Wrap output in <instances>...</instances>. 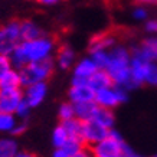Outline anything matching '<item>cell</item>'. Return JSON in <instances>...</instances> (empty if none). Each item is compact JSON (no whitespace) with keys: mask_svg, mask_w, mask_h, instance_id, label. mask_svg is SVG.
I'll return each mask as SVG.
<instances>
[{"mask_svg":"<svg viewBox=\"0 0 157 157\" xmlns=\"http://www.w3.org/2000/svg\"><path fill=\"white\" fill-rule=\"evenodd\" d=\"M55 49H56L55 39L43 35L32 40H22L9 56L13 68L19 71L20 68H23L30 62L52 59Z\"/></svg>","mask_w":157,"mask_h":157,"instance_id":"6da1fadb","label":"cell"},{"mask_svg":"<svg viewBox=\"0 0 157 157\" xmlns=\"http://www.w3.org/2000/svg\"><path fill=\"white\" fill-rule=\"evenodd\" d=\"M130 62H131V52L125 46L114 45L109 49L108 63L105 67V71L109 74L114 85L121 86L127 91L136 88L131 78Z\"/></svg>","mask_w":157,"mask_h":157,"instance_id":"7a4b0ae2","label":"cell"},{"mask_svg":"<svg viewBox=\"0 0 157 157\" xmlns=\"http://www.w3.org/2000/svg\"><path fill=\"white\" fill-rule=\"evenodd\" d=\"M90 147V153L92 154V157H123L128 146L124 143L123 137L117 131L111 130L107 137Z\"/></svg>","mask_w":157,"mask_h":157,"instance_id":"3957f363","label":"cell"},{"mask_svg":"<svg viewBox=\"0 0 157 157\" xmlns=\"http://www.w3.org/2000/svg\"><path fill=\"white\" fill-rule=\"evenodd\" d=\"M55 63L52 59H45V61L30 62L28 65L19 69L22 86H28L35 82H46L49 76L52 75Z\"/></svg>","mask_w":157,"mask_h":157,"instance_id":"277c9868","label":"cell"},{"mask_svg":"<svg viewBox=\"0 0 157 157\" xmlns=\"http://www.w3.org/2000/svg\"><path fill=\"white\" fill-rule=\"evenodd\" d=\"M20 42V22L13 20L0 28V53L10 55Z\"/></svg>","mask_w":157,"mask_h":157,"instance_id":"5b68a950","label":"cell"},{"mask_svg":"<svg viewBox=\"0 0 157 157\" xmlns=\"http://www.w3.org/2000/svg\"><path fill=\"white\" fill-rule=\"evenodd\" d=\"M94 101L98 107L113 109L115 107H118L120 104H123L124 101H127V90L117 85L107 86V88L97 91Z\"/></svg>","mask_w":157,"mask_h":157,"instance_id":"8992f818","label":"cell"},{"mask_svg":"<svg viewBox=\"0 0 157 157\" xmlns=\"http://www.w3.org/2000/svg\"><path fill=\"white\" fill-rule=\"evenodd\" d=\"M94 98H95V91L92 90V86L90 85L88 79L74 76L71 88H69V101L72 104L94 101Z\"/></svg>","mask_w":157,"mask_h":157,"instance_id":"52a82bcc","label":"cell"},{"mask_svg":"<svg viewBox=\"0 0 157 157\" xmlns=\"http://www.w3.org/2000/svg\"><path fill=\"white\" fill-rule=\"evenodd\" d=\"M111 130L102 127L101 124L95 123L94 120H88V121H82V128H81V140L84 141L85 146H92V144L101 141L104 137L108 136Z\"/></svg>","mask_w":157,"mask_h":157,"instance_id":"ba28073f","label":"cell"},{"mask_svg":"<svg viewBox=\"0 0 157 157\" xmlns=\"http://www.w3.org/2000/svg\"><path fill=\"white\" fill-rule=\"evenodd\" d=\"M48 94V85L46 82H35L30 85L25 86L23 92V100L28 102L32 108H36L43 102V100L46 98Z\"/></svg>","mask_w":157,"mask_h":157,"instance_id":"9c48e42d","label":"cell"},{"mask_svg":"<svg viewBox=\"0 0 157 157\" xmlns=\"http://www.w3.org/2000/svg\"><path fill=\"white\" fill-rule=\"evenodd\" d=\"M22 100H23V92L20 88L0 90V111L14 114V111Z\"/></svg>","mask_w":157,"mask_h":157,"instance_id":"30bf717a","label":"cell"},{"mask_svg":"<svg viewBox=\"0 0 157 157\" xmlns=\"http://www.w3.org/2000/svg\"><path fill=\"white\" fill-rule=\"evenodd\" d=\"M131 55L148 62H157V38L144 40L138 48L134 49Z\"/></svg>","mask_w":157,"mask_h":157,"instance_id":"8fae6325","label":"cell"},{"mask_svg":"<svg viewBox=\"0 0 157 157\" xmlns=\"http://www.w3.org/2000/svg\"><path fill=\"white\" fill-rule=\"evenodd\" d=\"M97 69L100 68L97 67V63L90 58H84L81 61H76L75 65H74V76L76 78H84V79H88Z\"/></svg>","mask_w":157,"mask_h":157,"instance_id":"7c38bea8","label":"cell"},{"mask_svg":"<svg viewBox=\"0 0 157 157\" xmlns=\"http://www.w3.org/2000/svg\"><path fill=\"white\" fill-rule=\"evenodd\" d=\"M75 62H76V56H75L74 49H72L71 46L63 45V46H61V48L58 49L56 63L61 69H69V68H74Z\"/></svg>","mask_w":157,"mask_h":157,"instance_id":"4fadbf2b","label":"cell"},{"mask_svg":"<svg viewBox=\"0 0 157 157\" xmlns=\"http://www.w3.org/2000/svg\"><path fill=\"white\" fill-rule=\"evenodd\" d=\"M88 82H90V85L92 86V90L95 91V92L102 90V88L114 85L109 74L105 71V69H97V71L88 78Z\"/></svg>","mask_w":157,"mask_h":157,"instance_id":"5bb4252c","label":"cell"},{"mask_svg":"<svg viewBox=\"0 0 157 157\" xmlns=\"http://www.w3.org/2000/svg\"><path fill=\"white\" fill-rule=\"evenodd\" d=\"M91 120H94L95 123L101 124L102 127H105V128H108V130H113L114 123H115V117L113 114V111L109 108H104V107H97L95 113H94Z\"/></svg>","mask_w":157,"mask_h":157,"instance_id":"9a60e30c","label":"cell"},{"mask_svg":"<svg viewBox=\"0 0 157 157\" xmlns=\"http://www.w3.org/2000/svg\"><path fill=\"white\" fill-rule=\"evenodd\" d=\"M43 30L32 20H23L20 22V36L22 40H32L39 36H43Z\"/></svg>","mask_w":157,"mask_h":157,"instance_id":"2e32d148","label":"cell"},{"mask_svg":"<svg viewBox=\"0 0 157 157\" xmlns=\"http://www.w3.org/2000/svg\"><path fill=\"white\" fill-rule=\"evenodd\" d=\"M115 45V38L113 35H97L90 43V51H109Z\"/></svg>","mask_w":157,"mask_h":157,"instance_id":"e0dca14e","label":"cell"},{"mask_svg":"<svg viewBox=\"0 0 157 157\" xmlns=\"http://www.w3.org/2000/svg\"><path fill=\"white\" fill-rule=\"evenodd\" d=\"M20 86H22V79L17 69L12 68L9 72L0 76V90H12V88H20Z\"/></svg>","mask_w":157,"mask_h":157,"instance_id":"ac0fdd59","label":"cell"},{"mask_svg":"<svg viewBox=\"0 0 157 157\" xmlns=\"http://www.w3.org/2000/svg\"><path fill=\"white\" fill-rule=\"evenodd\" d=\"M75 107V117L81 121H88L92 118V115L95 113V109L98 105L95 104V101H86V102H78L74 104Z\"/></svg>","mask_w":157,"mask_h":157,"instance_id":"d6986e66","label":"cell"},{"mask_svg":"<svg viewBox=\"0 0 157 157\" xmlns=\"http://www.w3.org/2000/svg\"><path fill=\"white\" fill-rule=\"evenodd\" d=\"M19 153V146L14 138H0V157H14Z\"/></svg>","mask_w":157,"mask_h":157,"instance_id":"ffe728a7","label":"cell"},{"mask_svg":"<svg viewBox=\"0 0 157 157\" xmlns=\"http://www.w3.org/2000/svg\"><path fill=\"white\" fill-rule=\"evenodd\" d=\"M17 124V117L13 113L0 111V133H10Z\"/></svg>","mask_w":157,"mask_h":157,"instance_id":"44dd1931","label":"cell"},{"mask_svg":"<svg viewBox=\"0 0 157 157\" xmlns=\"http://www.w3.org/2000/svg\"><path fill=\"white\" fill-rule=\"evenodd\" d=\"M69 137H71V136L68 134L67 128L63 127L62 123L59 124L58 127H55V130H53V133H52V143H53V146H55V148H62Z\"/></svg>","mask_w":157,"mask_h":157,"instance_id":"7402d4cb","label":"cell"},{"mask_svg":"<svg viewBox=\"0 0 157 157\" xmlns=\"http://www.w3.org/2000/svg\"><path fill=\"white\" fill-rule=\"evenodd\" d=\"M63 150L68 153V154H71V156H75L76 153L82 151L84 148H85V144H84V141H82L81 138L78 137H69L68 138V141L65 143V146H63Z\"/></svg>","mask_w":157,"mask_h":157,"instance_id":"603a6c76","label":"cell"},{"mask_svg":"<svg viewBox=\"0 0 157 157\" xmlns=\"http://www.w3.org/2000/svg\"><path fill=\"white\" fill-rule=\"evenodd\" d=\"M62 124H63V127L67 128L68 134H69L71 137L81 138V128H82L81 120H78L75 117V118H71V120H68V121H62Z\"/></svg>","mask_w":157,"mask_h":157,"instance_id":"cb8c5ba5","label":"cell"},{"mask_svg":"<svg viewBox=\"0 0 157 157\" xmlns=\"http://www.w3.org/2000/svg\"><path fill=\"white\" fill-rule=\"evenodd\" d=\"M91 59L97 63V67L100 69H105L108 63V52L109 51H90Z\"/></svg>","mask_w":157,"mask_h":157,"instance_id":"d4e9b609","label":"cell"},{"mask_svg":"<svg viewBox=\"0 0 157 157\" xmlns=\"http://www.w3.org/2000/svg\"><path fill=\"white\" fill-rule=\"evenodd\" d=\"M58 114H59V118L62 121H68V120H71V118H75V107H74V104H72L71 101L69 102H63L59 107Z\"/></svg>","mask_w":157,"mask_h":157,"instance_id":"484cf974","label":"cell"},{"mask_svg":"<svg viewBox=\"0 0 157 157\" xmlns=\"http://www.w3.org/2000/svg\"><path fill=\"white\" fill-rule=\"evenodd\" d=\"M32 107L26 102L25 100H22L20 101V104L17 105V108H16V111H14V115L17 117V118H20V120H26L30 115V111H32Z\"/></svg>","mask_w":157,"mask_h":157,"instance_id":"4316f807","label":"cell"},{"mask_svg":"<svg viewBox=\"0 0 157 157\" xmlns=\"http://www.w3.org/2000/svg\"><path fill=\"white\" fill-rule=\"evenodd\" d=\"M144 84H148V85L157 86V62H150Z\"/></svg>","mask_w":157,"mask_h":157,"instance_id":"83f0119b","label":"cell"},{"mask_svg":"<svg viewBox=\"0 0 157 157\" xmlns=\"http://www.w3.org/2000/svg\"><path fill=\"white\" fill-rule=\"evenodd\" d=\"M12 68H13V65H12V61H10L9 55L0 53V76H3L6 72H9Z\"/></svg>","mask_w":157,"mask_h":157,"instance_id":"f1b7e54d","label":"cell"},{"mask_svg":"<svg viewBox=\"0 0 157 157\" xmlns=\"http://www.w3.org/2000/svg\"><path fill=\"white\" fill-rule=\"evenodd\" d=\"M148 16V12L144 7H136L133 10V17L137 20H146Z\"/></svg>","mask_w":157,"mask_h":157,"instance_id":"f546056e","label":"cell"},{"mask_svg":"<svg viewBox=\"0 0 157 157\" xmlns=\"http://www.w3.org/2000/svg\"><path fill=\"white\" fill-rule=\"evenodd\" d=\"M146 30L148 33H157V20L156 19H151L148 20L146 23Z\"/></svg>","mask_w":157,"mask_h":157,"instance_id":"4dcf8cb0","label":"cell"},{"mask_svg":"<svg viewBox=\"0 0 157 157\" xmlns=\"http://www.w3.org/2000/svg\"><path fill=\"white\" fill-rule=\"evenodd\" d=\"M25 131H26V124H25V123H19V121H17V124H16V127L13 128L12 134H13V136H20V134L25 133Z\"/></svg>","mask_w":157,"mask_h":157,"instance_id":"1f68e13d","label":"cell"},{"mask_svg":"<svg viewBox=\"0 0 157 157\" xmlns=\"http://www.w3.org/2000/svg\"><path fill=\"white\" fill-rule=\"evenodd\" d=\"M52 157H72L71 154H68L63 148H56L55 151H53V156Z\"/></svg>","mask_w":157,"mask_h":157,"instance_id":"d6a6232c","label":"cell"},{"mask_svg":"<svg viewBox=\"0 0 157 157\" xmlns=\"http://www.w3.org/2000/svg\"><path fill=\"white\" fill-rule=\"evenodd\" d=\"M36 2L45 6H53V5H56V3H59L61 0H36Z\"/></svg>","mask_w":157,"mask_h":157,"instance_id":"836d02e7","label":"cell"},{"mask_svg":"<svg viewBox=\"0 0 157 157\" xmlns=\"http://www.w3.org/2000/svg\"><path fill=\"white\" fill-rule=\"evenodd\" d=\"M72 157H92V154H91V153L88 151V150H85V148H84L82 151L76 153L75 156H72Z\"/></svg>","mask_w":157,"mask_h":157,"instance_id":"e575fe53","label":"cell"},{"mask_svg":"<svg viewBox=\"0 0 157 157\" xmlns=\"http://www.w3.org/2000/svg\"><path fill=\"white\" fill-rule=\"evenodd\" d=\"M123 157H141V156H138V154H136V153L131 150L130 147H127V150H125V153L123 154Z\"/></svg>","mask_w":157,"mask_h":157,"instance_id":"d590c367","label":"cell"},{"mask_svg":"<svg viewBox=\"0 0 157 157\" xmlns=\"http://www.w3.org/2000/svg\"><path fill=\"white\" fill-rule=\"evenodd\" d=\"M14 157H38L33 153H29V151H19Z\"/></svg>","mask_w":157,"mask_h":157,"instance_id":"8d00e7d4","label":"cell"},{"mask_svg":"<svg viewBox=\"0 0 157 157\" xmlns=\"http://www.w3.org/2000/svg\"><path fill=\"white\" fill-rule=\"evenodd\" d=\"M137 3H141V5H153V3H157V0H134Z\"/></svg>","mask_w":157,"mask_h":157,"instance_id":"74e56055","label":"cell"},{"mask_svg":"<svg viewBox=\"0 0 157 157\" xmlns=\"http://www.w3.org/2000/svg\"><path fill=\"white\" fill-rule=\"evenodd\" d=\"M154 157H157V154H156V156H154Z\"/></svg>","mask_w":157,"mask_h":157,"instance_id":"f35d334b","label":"cell"}]
</instances>
